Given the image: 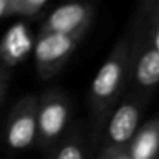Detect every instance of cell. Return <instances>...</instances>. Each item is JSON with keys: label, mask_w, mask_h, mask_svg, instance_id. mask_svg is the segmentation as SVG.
Returning a JSON list of instances; mask_svg holds the SVG:
<instances>
[{"label": "cell", "mask_w": 159, "mask_h": 159, "mask_svg": "<svg viewBox=\"0 0 159 159\" xmlns=\"http://www.w3.org/2000/svg\"><path fill=\"white\" fill-rule=\"evenodd\" d=\"M130 31L133 36V51L128 93L148 101L159 87V51L150 39L142 17L138 19V25Z\"/></svg>", "instance_id": "2"}, {"label": "cell", "mask_w": 159, "mask_h": 159, "mask_svg": "<svg viewBox=\"0 0 159 159\" xmlns=\"http://www.w3.org/2000/svg\"><path fill=\"white\" fill-rule=\"evenodd\" d=\"M96 159H131L130 147L128 148L117 150V152H113V153H108V155H101V156H98Z\"/></svg>", "instance_id": "13"}, {"label": "cell", "mask_w": 159, "mask_h": 159, "mask_svg": "<svg viewBox=\"0 0 159 159\" xmlns=\"http://www.w3.org/2000/svg\"><path fill=\"white\" fill-rule=\"evenodd\" d=\"M9 82H11V70L0 65V88L9 87Z\"/></svg>", "instance_id": "14"}, {"label": "cell", "mask_w": 159, "mask_h": 159, "mask_svg": "<svg viewBox=\"0 0 159 159\" xmlns=\"http://www.w3.org/2000/svg\"><path fill=\"white\" fill-rule=\"evenodd\" d=\"M133 36L128 31L122 36L105 62L98 70L90 87V113L93 122V142H99L108 116L125 98L130 88Z\"/></svg>", "instance_id": "1"}, {"label": "cell", "mask_w": 159, "mask_h": 159, "mask_svg": "<svg viewBox=\"0 0 159 159\" xmlns=\"http://www.w3.org/2000/svg\"><path fill=\"white\" fill-rule=\"evenodd\" d=\"M48 159H88L87 141L77 130H68L63 139L50 152Z\"/></svg>", "instance_id": "10"}, {"label": "cell", "mask_w": 159, "mask_h": 159, "mask_svg": "<svg viewBox=\"0 0 159 159\" xmlns=\"http://www.w3.org/2000/svg\"><path fill=\"white\" fill-rule=\"evenodd\" d=\"M71 104L66 94L51 88L39 96V136L37 148L47 156L68 133Z\"/></svg>", "instance_id": "4"}, {"label": "cell", "mask_w": 159, "mask_h": 159, "mask_svg": "<svg viewBox=\"0 0 159 159\" xmlns=\"http://www.w3.org/2000/svg\"><path fill=\"white\" fill-rule=\"evenodd\" d=\"M90 30V28H88ZM88 30L74 34H43L40 33L34 47V65L40 79L48 80L65 66L68 59L85 39Z\"/></svg>", "instance_id": "6"}, {"label": "cell", "mask_w": 159, "mask_h": 159, "mask_svg": "<svg viewBox=\"0 0 159 159\" xmlns=\"http://www.w3.org/2000/svg\"><path fill=\"white\" fill-rule=\"evenodd\" d=\"M8 88H9V87H3V88H0V104H2V102H3V99L6 98Z\"/></svg>", "instance_id": "16"}, {"label": "cell", "mask_w": 159, "mask_h": 159, "mask_svg": "<svg viewBox=\"0 0 159 159\" xmlns=\"http://www.w3.org/2000/svg\"><path fill=\"white\" fill-rule=\"evenodd\" d=\"M131 159H159V116L147 120L130 144Z\"/></svg>", "instance_id": "9"}, {"label": "cell", "mask_w": 159, "mask_h": 159, "mask_svg": "<svg viewBox=\"0 0 159 159\" xmlns=\"http://www.w3.org/2000/svg\"><path fill=\"white\" fill-rule=\"evenodd\" d=\"M94 16V8L90 2H71L56 8L47 17L40 33L43 34H74L88 30Z\"/></svg>", "instance_id": "7"}, {"label": "cell", "mask_w": 159, "mask_h": 159, "mask_svg": "<svg viewBox=\"0 0 159 159\" xmlns=\"http://www.w3.org/2000/svg\"><path fill=\"white\" fill-rule=\"evenodd\" d=\"M141 17L145 22L153 45L159 51V0H148L144 5V11L141 12Z\"/></svg>", "instance_id": "11"}, {"label": "cell", "mask_w": 159, "mask_h": 159, "mask_svg": "<svg viewBox=\"0 0 159 159\" xmlns=\"http://www.w3.org/2000/svg\"><path fill=\"white\" fill-rule=\"evenodd\" d=\"M147 102L148 101L136 94H125V98L113 110L104 125L99 139L101 148L98 156L130 147L138 130L141 128V119Z\"/></svg>", "instance_id": "3"}, {"label": "cell", "mask_w": 159, "mask_h": 159, "mask_svg": "<svg viewBox=\"0 0 159 159\" xmlns=\"http://www.w3.org/2000/svg\"><path fill=\"white\" fill-rule=\"evenodd\" d=\"M39 11L28 0H0V19L12 16H34Z\"/></svg>", "instance_id": "12"}, {"label": "cell", "mask_w": 159, "mask_h": 159, "mask_svg": "<svg viewBox=\"0 0 159 159\" xmlns=\"http://www.w3.org/2000/svg\"><path fill=\"white\" fill-rule=\"evenodd\" d=\"M36 42L25 23H16L0 37V65L8 70L20 65L31 53Z\"/></svg>", "instance_id": "8"}, {"label": "cell", "mask_w": 159, "mask_h": 159, "mask_svg": "<svg viewBox=\"0 0 159 159\" xmlns=\"http://www.w3.org/2000/svg\"><path fill=\"white\" fill-rule=\"evenodd\" d=\"M28 2H30V3H31V5L37 9V11H39V9L42 8V5L45 3V0H28Z\"/></svg>", "instance_id": "15"}, {"label": "cell", "mask_w": 159, "mask_h": 159, "mask_svg": "<svg viewBox=\"0 0 159 159\" xmlns=\"http://www.w3.org/2000/svg\"><path fill=\"white\" fill-rule=\"evenodd\" d=\"M37 116L39 96L36 94H26L12 105L3 127V142L9 150L23 152L37 147Z\"/></svg>", "instance_id": "5"}]
</instances>
